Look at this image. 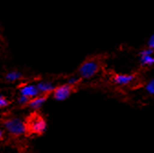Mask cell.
<instances>
[{"label":"cell","mask_w":154,"mask_h":153,"mask_svg":"<svg viewBox=\"0 0 154 153\" xmlns=\"http://www.w3.org/2000/svg\"><path fill=\"white\" fill-rule=\"evenodd\" d=\"M29 100H30V99H29V97L25 96V95L20 94V96H19L18 99H17V102H18L19 105H21V106H26V105L29 104Z\"/></svg>","instance_id":"12"},{"label":"cell","mask_w":154,"mask_h":153,"mask_svg":"<svg viewBox=\"0 0 154 153\" xmlns=\"http://www.w3.org/2000/svg\"><path fill=\"white\" fill-rule=\"evenodd\" d=\"M145 90L146 92L150 94V95H154V79L149 80L146 84H145Z\"/></svg>","instance_id":"11"},{"label":"cell","mask_w":154,"mask_h":153,"mask_svg":"<svg viewBox=\"0 0 154 153\" xmlns=\"http://www.w3.org/2000/svg\"><path fill=\"white\" fill-rule=\"evenodd\" d=\"M3 138V130L0 128V139Z\"/></svg>","instance_id":"16"},{"label":"cell","mask_w":154,"mask_h":153,"mask_svg":"<svg viewBox=\"0 0 154 153\" xmlns=\"http://www.w3.org/2000/svg\"><path fill=\"white\" fill-rule=\"evenodd\" d=\"M28 129L37 135H42L47 129V123L44 118L40 116L32 117L28 125Z\"/></svg>","instance_id":"3"},{"label":"cell","mask_w":154,"mask_h":153,"mask_svg":"<svg viewBox=\"0 0 154 153\" xmlns=\"http://www.w3.org/2000/svg\"><path fill=\"white\" fill-rule=\"evenodd\" d=\"M37 87L40 91L41 94H48V93H52L53 90L55 89V85L51 83V82H48V81H42L40 83H38Z\"/></svg>","instance_id":"8"},{"label":"cell","mask_w":154,"mask_h":153,"mask_svg":"<svg viewBox=\"0 0 154 153\" xmlns=\"http://www.w3.org/2000/svg\"><path fill=\"white\" fill-rule=\"evenodd\" d=\"M8 104H9L8 100L5 96H3V95L0 94V109L7 107L8 106Z\"/></svg>","instance_id":"13"},{"label":"cell","mask_w":154,"mask_h":153,"mask_svg":"<svg viewBox=\"0 0 154 153\" xmlns=\"http://www.w3.org/2000/svg\"><path fill=\"white\" fill-rule=\"evenodd\" d=\"M99 68H100V65L97 61L94 59H89V60L85 61L80 65L78 69V74L82 78L88 79L97 73L99 71Z\"/></svg>","instance_id":"2"},{"label":"cell","mask_w":154,"mask_h":153,"mask_svg":"<svg viewBox=\"0 0 154 153\" xmlns=\"http://www.w3.org/2000/svg\"><path fill=\"white\" fill-rule=\"evenodd\" d=\"M46 100H47V96L45 94H38L29 100L28 106L29 108L33 110H38L44 106V104L46 103Z\"/></svg>","instance_id":"7"},{"label":"cell","mask_w":154,"mask_h":153,"mask_svg":"<svg viewBox=\"0 0 154 153\" xmlns=\"http://www.w3.org/2000/svg\"><path fill=\"white\" fill-rule=\"evenodd\" d=\"M135 80V75L134 74H117L115 75V77L113 78V81L115 84H117L118 85L125 86L130 84L132 82Z\"/></svg>","instance_id":"6"},{"label":"cell","mask_w":154,"mask_h":153,"mask_svg":"<svg viewBox=\"0 0 154 153\" xmlns=\"http://www.w3.org/2000/svg\"><path fill=\"white\" fill-rule=\"evenodd\" d=\"M72 87L73 86L70 85L69 84H65L58 87H55V89L52 92L53 98L58 102L66 100L68 97H70V95L72 93Z\"/></svg>","instance_id":"4"},{"label":"cell","mask_w":154,"mask_h":153,"mask_svg":"<svg viewBox=\"0 0 154 153\" xmlns=\"http://www.w3.org/2000/svg\"><path fill=\"white\" fill-rule=\"evenodd\" d=\"M4 127L7 132L15 137L22 136L29 130L28 125L21 118H9L6 119L4 122Z\"/></svg>","instance_id":"1"},{"label":"cell","mask_w":154,"mask_h":153,"mask_svg":"<svg viewBox=\"0 0 154 153\" xmlns=\"http://www.w3.org/2000/svg\"><path fill=\"white\" fill-rule=\"evenodd\" d=\"M19 92H20V94L25 95V96L29 97V99L37 96L38 94H41L36 84H26L20 88Z\"/></svg>","instance_id":"5"},{"label":"cell","mask_w":154,"mask_h":153,"mask_svg":"<svg viewBox=\"0 0 154 153\" xmlns=\"http://www.w3.org/2000/svg\"><path fill=\"white\" fill-rule=\"evenodd\" d=\"M148 46L149 48L152 49L154 50V34H152L150 36V38L149 39V41H148Z\"/></svg>","instance_id":"15"},{"label":"cell","mask_w":154,"mask_h":153,"mask_svg":"<svg viewBox=\"0 0 154 153\" xmlns=\"http://www.w3.org/2000/svg\"><path fill=\"white\" fill-rule=\"evenodd\" d=\"M140 62L142 66H153L154 54H140Z\"/></svg>","instance_id":"9"},{"label":"cell","mask_w":154,"mask_h":153,"mask_svg":"<svg viewBox=\"0 0 154 153\" xmlns=\"http://www.w3.org/2000/svg\"><path fill=\"white\" fill-rule=\"evenodd\" d=\"M78 82H79V78H78V77H76V76H72V77L69 78L67 84H69L72 85V86H74Z\"/></svg>","instance_id":"14"},{"label":"cell","mask_w":154,"mask_h":153,"mask_svg":"<svg viewBox=\"0 0 154 153\" xmlns=\"http://www.w3.org/2000/svg\"><path fill=\"white\" fill-rule=\"evenodd\" d=\"M21 78V73L17 71H12L9 72L7 75H6V80L8 82H16L17 80H19Z\"/></svg>","instance_id":"10"}]
</instances>
